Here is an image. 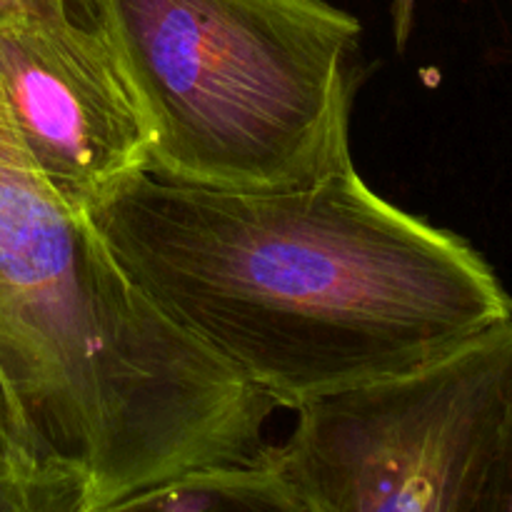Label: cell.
Segmentation results:
<instances>
[{"instance_id": "52a82bcc", "label": "cell", "mask_w": 512, "mask_h": 512, "mask_svg": "<svg viewBox=\"0 0 512 512\" xmlns=\"http://www.w3.org/2000/svg\"><path fill=\"white\" fill-rule=\"evenodd\" d=\"M88 475L73 465H30L0 458V512H93Z\"/></svg>"}, {"instance_id": "6da1fadb", "label": "cell", "mask_w": 512, "mask_h": 512, "mask_svg": "<svg viewBox=\"0 0 512 512\" xmlns=\"http://www.w3.org/2000/svg\"><path fill=\"white\" fill-rule=\"evenodd\" d=\"M88 218L175 328L285 410L428 368L512 320L480 253L380 198L355 163L265 193L138 173Z\"/></svg>"}, {"instance_id": "5b68a950", "label": "cell", "mask_w": 512, "mask_h": 512, "mask_svg": "<svg viewBox=\"0 0 512 512\" xmlns=\"http://www.w3.org/2000/svg\"><path fill=\"white\" fill-rule=\"evenodd\" d=\"M0 88L30 158L78 213L148 173V133L98 0H0Z\"/></svg>"}, {"instance_id": "7a4b0ae2", "label": "cell", "mask_w": 512, "mask_h": 512, "mask_svg": "<svg viewBox=\"0 0 512 512\" xmlns=\"http://www.w3.org/2000/svg\"><path fill=\"white\" fill-rule=\"evenodd\" d=\"M0 378L95 508L268 455L273 400L175 328L30 158L0 88Z\"/></svg>"}, {"instance_id": "277c9868", "label": "cell", "mask_w": 512, "mask_h": 512, "mask_svg": "<svg viewBox=\"0 0 512 512\" xmlns=\"http://www.w3.org/2000/svg\"><path fill=\"white\" fill-rule=\"evenodd\" d=\"M512 365V320L438 363L295 408L275 460L318 512H465Z\"/></svg>"}, {"instance_id": "30bf717a", "label": "cell", "mask_w": 512, "mask_h": 512, "mask_svg": "<svg viewBox=\"0 0 512 512\" xmlns=\"http://www.w3.org/2000/svg\"><path fill=\"white\" fill-rule=\"evenodd\" d=\"M0 458H5V460H18V458H10V455H3L0 453ZM18 463H28V460H18ZM30 465H43V463H30ZM75 468V465H73Z\"/></svg>"}, {"instance_id": "3957f363", "label": "cell", "mask_w": 512, "mask_h": 512, "mask_svg": "<svg viewBox=\"0 0 512 512\" xmlns=\"http://www.w3.org/2000/svg\"><path fill=\"white\" fill-rule=\"evenodd\" d=\"M148 133V173L293 190L353 165L360 20L328 0H98Z\"/></svg>"}, {"instance_id": "8992f818", "label": "cell", "mask_w": 512, "mask_h": 512, "mask_svg": "<svg viewBox=\"0 0 512 512\" xmlns=\"http://www.w3.org/2000/svg\"><path fill=\"white\" fill-rule=\"evenodd\" d=\"M93 512H318L268 455L253 463L190 470Z\"/></svg>"}, {"instance_id": "ba28073f", "label": "cell", "mask_w": 512, "mask_h": 512, "mask_svg": "<svg viewBox=\"0 0 512 512\" xmlns=\"http://www.w3.org/2000/svg\"><path fill=\"white\" fill-rule=\"evenodd\" d=\"M465 512H512V365L498 413L475 463Z\"/></svg>"}, {"instance_id": "9c48e42d", "label": "cell", "mask_w": 512, "mask_h": 512, "mask_svg": "<svg viewBox=\"0 0 512 512\" xmlns=\"http://www.w3.org/2000/svg\"><path fill=\"white\" fill-rule=\"evenodd\" d=\"M0 453L10 455V458L28 460V463L70 465L63 463V460H55L53 455H48L38 443H35L28 425L23 423L13 398H10L8 388H5L3 378H0Z\"/></svg>"}]
</instances>
